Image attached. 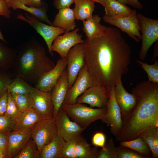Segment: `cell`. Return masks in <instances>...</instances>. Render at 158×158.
<instances>
[{
  "mask_svg": "<svg viewBox=\"0 0 158 158\" xmlns=\"http://www.w3.org/2000/svg\"><path fill=\"white\" fill-rule=\"evenodd\" d=\"M87 70L96 85L109 90L119 77L126 74L130 62L131 47L117 28L108 27L102 36L86 38L84 42Z\"/></svg>",
  "mask_w": 158,
  "mask_h": 158,
  "instance_id": "cell-1",
  "label": "cell"
},
{
  "mask_svg": "<svg viewBox=\"0 0 158 158\" xmlns=\"http://www.w3.org/2000/svg\"><path fill=\"white\" fill-rule=\"evenodd\" d=\"M131 91L137 96V102L130 115L123 120L121 130L116 137L118 141L132 140L149 128L158 127V83L142 81Z\"/></svg>",
  "mask_w": 158,
  "mask_h": 158,
  "instance_id": "cell-2",
  "label": "cell"
},
{
  "mask_svg": "<svg viewBox=\"0 0 158 158\" xmlns=\"http://www.w3.org/2000/svg\"><path fill=\"white\" fill-rule=\"evenodd\" d=\"M55 65L44 48L33 38L19 47L13 68L18 77L35 85L42 75Z\"/></svg>",
  "mask_w": 158,
  "mask_h": 158,
  "instance_id": "cell-3",
  "label": "cell"
},
{
  "mask_svg": "<svg viewBox=\"0 0 158 158\" xmlns=\"http://www.w3.org/2000/svg\"><path fill=\"white\" fill-rule=\"evenodd\" d=\"M61 108L72 121L86 128L92 122L100 120L107 111V107L95 108L78 103L69 105L63 103Z\"/></svg>",
  "mask_w": 158,
  "mask_h": 158,
  "instance_id": "cell-4",
  "label": "cell"
},
{
  "mask_svg": "<svg viewBox=\"0 0 158 158\" xmlns=\"http://www.w3.org/2000/svg\"><path fill=\"white\" fill-rule=\"evenodd\" d=\"M57 134V127L54 117L40 120L31 130V138L40 152L42 147L52 141Z\"/></svg>",
  "mask_w": 158,
  "mask_h": 158,
  "instance_id": "cell-5",
  "label": "cell"
},
{
  "mask_svg": "<svg viewBox=\"0 0 158 158\" xmlns=\"http://www.w3.org/2000/svg\"><path fill=\"white\" fill-rule=\"evenodd\" d=\"M142 34V46L139 53L140 59L143 61L151 45L158 40V20L137 13Z\"/></svg>",
  "mask_w": 158,
  "mask_h": 158,
  "instance_id": "cell-6",
  "label": "cell"
},
{
  "mask_svg": "<svg viewBox=\"0 0 158 158\" xmlns=\"http://www.w3.org/2000/svg\"><path fill=\"white\" fill-rule=\"evenodd\" d=\"M102 18L106 23L116 27L126 32L136 42L141 40L140 27L136 10L130 14L117 17H111L105 15Z\"/></svg>",
  "mask_w": 158,
  "mask_h": 158,
  "instance_id": "cell-7",
  "label": "cell"
},
{
  "mask_svg": "<svg viewBox=\"0 0 158 158\" xmlns=\"http://www.w3.org/2000/svg\"><path fill=\"white\" fill-rule=\"evenodd\" d=\"M24 16L19 13L16 18L28 23L41 35L44 40L49 53L53 56L51 48L55 39L58 36L64 33L65 31L61 28L44 23L31 14L26 13Z\"/></svg>",
  "mask_w": 158,
  "mask_h": 158,
  "instance_id": "cell-8",
  "label": "cell"
},
{
  "mask_svg": "<svg viewBox=\"0 0 158 158\" xmlns=\"http://www.w3.org/2000/svg\"><path fill=\"white\" fill-rule=\"evenodd\" d=\"M114 87L110 90L107 111L100 120L110 127L111 133L116 137L121 130L123 120L121 109L115 97Z\"/></svg>",
  "mask_w": 158,
  "mask_h": 158,
  "instance_id": "cell-9",
  "label": "cell"
},
{
  "mask_svg": "<svg viewBox=\"0 0 158 158\" xmlns=\"http://www.w3.org/2000/svg\"><path fill=\"white\" fill-rule=\"evenodd\" d=\"M66 59L69 89L75 81L80 71L85 65L84 43L76 44L71 48Z\"/></svg>",
  "mask_w": 158,
  "mask_h": 158,
  "instance_id": "cell-10",
  "label": "cell"
},
{
  "mask_svg": "<svg viewBox=\"0 0 158 158\" xmlns=\"http://www.w3.org/2000/svg\"><path fill=\"white\" fill-rule=\"evenodd\" d=\"M54 118L57 127L58 134L60 135L65 142L82 135L86 129L71 121L66 112L61 108Z\"/></svg>",
  "mask_w": 158,
  "mask_h": 158,
  "instance_id": "cell-11",
  "label": "cell"
},
{
  "mask_svg": "<svg viewBox=\"0 0 158 158\" xmlns=\"http://www.w3.org/2000/svg\"><path fill=\"white\" fill-rule=\"evenodd\" d=\"M109 90L101 85L92 86L77 98L76 103L87 104L92 108L106 107L109 98Z\"/></svg>",
  "mask_w": 158,
  "mask_h": 158,
  "instance_id": "cell-12",
  "label": "cell"
},
{
  "mask_svg": "<svg viewBox=\"0 0 158 158\" xmlns=\"http://www.w3.org/2000/svg\"><path fill=\"white\" fill-rule=\"evenodd\" d=\"M96 85L88 72L85 65L79 72L77 77L68 89L63 103L72 104L76 103L77 98L88 88Z\"/></svg>",
  "mask_w": 158,
  "mask_h": 158,
  "instance_id": "cell-13",
  "label": "cell"
},
{
  "mask_svg": "<svg viewBox=\"0 0 158 158\" xmlns=\"http://www.w3.org/2000/svg\"><path fill=\"white\" fill-rule=\"evenodd\" d=\"M78 28L69 32H66L62 35L57 36L54 40L51 46L52 51L57 53L61 58H65L70 49L78 44L84 43L85 40L82 35L78 33Z\"/></svg>",
  "mask_w": 158,
  "mask_h": 158,
  "instance_id": "cell-14",
  "label": "cell"
},
{
  "mask_svg": "<svg viewBox=\"0 0 158 158\" xmlns=\"http://www.w3.org/2000/svg\"><path fill=\"white\" fill-rule=\"evenodd\" d=\"M121 77L118 78L114 87L115 97L121 109L122 120L127 117L134 109L137 102V96L128 93L123 85Z\"/></svg>",
  "mask_w": 158,
  "mask_h": 158,
  "instance_id": "cell-15",
  "label": "cell"
},
{
  "mask_svg": "<svg viewBox=\"0 0 158 158\" xmlns=\"http://www.w3.org/2000/svg\"><path fill=\"white\" fill-rule=\"evenodd\" d=\"M30 93L33 101L34 109L43 116L54 117V106L51 91H43L32 87Z\"/></svg>",
  "mask_w": 158,
  "mask_h": 158,
  "instance_id": "cell-16",
  "label": "cell"
},
{
  "mask_svg": "<svg viewBox=\"0 0 158 158\" xmlns=\"http://www.w3.org/2000/svg\"><path fill=\"white\" fill-rule=\"evenodd\" d=\"M66 67V59H59L52 69L42 75L35 87L43 91H51Z\"/></svg>",
  "mask_w": 158,
  "mask_h": 158,
  "instance_id": "cell-17",
  "label": "cell"
},
{
  "mask_svg": "<svg viewBox=\"0 0 158 158\" xmlns=\"http://www.w3.org/2000/svg\"><path fill=\"white\" fill-rule=\"evenodd\" d=\"M31 130H14L8 133L7 158H14L31 138Z\"/></svg>",
  "mask_w": 158,
  "mask_h": 158,
  "instance_id": "cell-18",
  "label": "cell"
},
{
  "mask_svg": "<svg viewBox=\"0 0 158 158\" xmlns=\"http://www.w3.org/2000/svg\"><path fill=\"white\" fill-rule=\"evenodd\" d=\"M68 89V82L66 69L51 91L54 106V117L63 102Z\"/></svg>",
  "mask_w": 158,
  "mask_h": 158,
  "instance_id": "cell-19",
  "label": "cell"
},
{
  "mask_svg": "<svg viewBox=\"0 0 158 158\" xmlns=\"http://www.w3.org/2000/svg\"><path fill=\"white\" fill-rule=\"evenodd\" d=\"M75 15L73 9L70 7L59 9L52 23L53 26L59 27L69 32L75 28Z\"/></svg>",
  "mask_w": 158,
  "mask_h": 158,
  "instance_id": "cell-20",
  "label": "cell"
},
{
  "mask_svg": "<svg viewBox=\"0 0 158 158\" xmlns=\"http://www.w3.org/2000/svg\"><path fill=\"white\" fill-rule=\"evenodd\" d=\"M101 18L98 15H94L83 21V30L86 38L92 39L102 35L107 27L100 23Z\"/></svg>",
  "mask_w": 158,
  "mask_h": 158,
  "instance_id": "cell-21",
  "label": "cell"
},
{
  "mask_svg": "<svg viewBox=\"0 0 158 158\" xmlns=\"http://www.w3.org/2000/svg\"><path fill=\"white\" fill-rule=\"evenodd\" d=\"M47 117H49L40 115L32 108L22 113L16 122L14 130H31L33 126L39 121Z\"/></svg>",
  "mask_w": 158,
  "mask_h": 158,
  "instance_id": "cell-22",
  "label": "cell"
},
{
  "mask_svg": "<svg viewBox=\"0 0 158 158\" xmlns=\"http://www.w3.org/2000/svg\"><path fill=\"white\" fill-rule=\"evenodd\" d=\"M99 150L97 147H91L82 135L75 138L76 158H97Z\"/></svg>",
  "mask_w": 158,
  "mask_h": 158,
  "instance_id": "cell-23",
  "label": "cell"
},
{
  "mask_svg": "<svg viewBox=\"0 0 158 158\" xmlns=\"http://www.w3.org/2000/svg\"><path fill=\"white\" fill-rule=\"evenodd\" d=\"M65 142L63 138L58 134L52 141L42 147L39 158H63L62 150Z\"/></svg>",
  "mask_w": 158,
  "mask_h": 158,
  "instance_id": "cell-24",
  "label": "cell"
},
{
  "mask_svg": "<svg viewBox=\"0 0 158 158\" xmlns=\"http://www.w3.org/2000/svg\"><path fill=\"white\" fill-rule=\"evenodd\" d=\"M74 3L76 19L83 21L92 16L95 2L91 0H74Z\"/></svg>",
  "mask_w": 158,
  "mask_h": 158,
  "instance_id": "cell-25",
  "label": "cell"
},
{
  "mask_svg": "<svg viewBox=\"0 0 158 158\" xmlns=\"http://www.w3.org/2000/svg\"><path fill=\"white\" fill-rule=\"evenodd\" d=\"M11 7L14 10L21 9L26 11L40 21L52 25V23L48 19L47 14V10L44 4L40 8L29 7L22 4L15 0L12 4Z\"/></svg>",
  "mask_w": 158,
  "mask_h": 158,
  "instance_id": "cell-26",
  "label": "cell"
},
{
  "mask_svg": "<svg viewBox=\"0 0 158 158\" xmlns=\"http://www.w3.org/2000/svg\"><path fill=\"white\" fill-rule=\"evenodd\" d=\"M120 142V145L129 147L145 158H150L152 156L150 147L145 140L141 136L131 140Z\"/></svg>",
  "mask_w": 158,
  "mask_h": 158,
  "instance_id": "cell-27",
  "label": "cell"
},
{
  "mask_svg": "<svg viewBox=\"0 0 158 158\" xmlns=\"http://www.w3.org/2000/svg\"><path fill=\"white\" fill-rule=\"evenodd\" d=\"M104 7L105 15L111 17L128 14L132 13L134 10L116 0H106Z\"/></svg>",
  "mask_w": 158,
  "mask_h": 158,
  "instance_id": "cell-28",
  "label": "cell"
},
{
  "mask_svg": "<svg viewBox=\"0 0 158 158\" xmlns=\"http://www.w3.org/2000/svg\"><path fill=\"white\" fill-rule=\"evenodd\" d=\"M139 136L146 141L152 152V157H158V127H151L142 132Z\"/></svg>",
  "mask_w": 158,
  "mask_h": 158,
  "instance_id": "cell-29",
  "label": "cell"
},
{
  "mask_svg": "<svg viewBox=\"0 0 158 158\" xmlns=\"http://www.w3.org/2000/svg\"><path fill=\"white\" fill-rule=\"evenodd\" d=\"M39 154L36 145L31 138L14 158H39Z\"/></svg>",
  "mask_w": 158,
  "mask_h": 158,
  "instance_id": "cell-30",
  "label": "cell"
},
{
  "mask_svg": "<svg viewBox=\"0 0 158 158\" xmlns=\"http://www.w3.org/2000/svg\"><path fill=\"white\" fill-rule=\"evenodd\" d=\"M10 93L17 108L21 112L32 108L33 101L30 93L24 94Z\"/></svg>",
  "mask_w": 158,
  "mask_h": 158,
  "instance_id": "cell-31",
  "label": "cell"
},
{
  "mask_svg": "<svg viewBox=\"0 0 158 158\" xmlns=\"http://www.w3.org/2000/svg\"><path fill=\"white\" fill-rule=\"evenodd\" d=\"M32 87L28 83L17 77L7 86V91L10 93L27 94L30 93Z\"/></svg>",
  "mask_w": 158,
  "mask_h": 158,
  "instance_id": "cell-32",
  "label": "cell"
},
{
  "mask_svg": "<svg viewBox=\"0 0 158 158\" xmlns=\"http://www.w3.org/2000/svg\"><path fill=\"white\" fill-rule=\"evenodd\" d=\"M138 65L146 73L148 78V81L158 83V61L155 59L153 64H149L142 61L136 60Z\"/></svg>",
  "mask_w": 158,
  "mask_h": 158,
  "instance_id": "cell-33",
  "label": "cell"
},
{
  "mask_svg": "<svg viewBox=\"0 0 158 158\" xmlns=\"http://www.w3.org/2000/svg\"><path fill=\"white\" fill-rule=\"evenodd\" d=\"M102 148L99 150L97 158H118L116 147L112 138L108 140Z\"/></svg>",
  "mask_w": 158,
  "mask_h": 158,
  "instance_id": "cell-34",
  "label": "cell"
},
{
  "mask_svg": "<svg viewBox=\"0 0 158 158\" xmlns=\"http://www.w3.org/2000/svg\"><path fill=\"white\" fill-rule=\"evenodd\" d=\"M7 92V107L4 115L16 122L21 115L22 112H20L17 108L10 93L8 92Z\"/></svg>",
  "mask_w": 158,
  "mask_h": 158,
  "instance_id": "cell-35",
  "label": "cell"
},
{
  "mask_svg": "<svg viewBox=\"0 0 158 158\" xmlns=\"http://www.w3.org/2000/svg\"><path fill=\"white\" fill-rule=\"evenodd\" d=\"M118 158H145L140 154L126 147L119 146L116 147Z\"/></svg>",
  "mask_w": 158,
  "mask_h": 158,
  "instance_id": "cell-36",
  "label": "cell"
},
{
  "mask_svg": "<svg viewBox=\"0 0 158 158\" xmlns=\"http://www.w3.org/2000/svg\"><path fill=\"white\" fill-rule=\"evenodd\" d=\"M16 121L4 115L0 116V133H9L14 130Z\"/></svg>",
  "mask_w": 158,
  "mask_h": 158,
  "instance_id": "cell-37",
  "label": "cell"
},
{
  "mask_svg": "<svg viewBox=\"0 0 158 158\" xmlns=\"http://www.w3.org/2000/svg\"><path fill=\"white\" fill-rule=\"evenodd\" d=\"M16 55V51L14 49H5L0 46V61L8 59L14 62Z\"/></svg>",
  "mask_w": 158,
  "mask_h": 158,
  "instance_id": "cell-38",
  "label": "cell"
},
{
  "mask_svg": "<svg viewBox=\"0 0 158 158\" xmlns=\"http://www.w3.org/2000/svg\"><path fill=\"white\" fill-rule=\"evenodd\" d=\"M92 142L94 146L103 147L106 143V137L105 134L101 131L96 132L93 135Z\"/></svg>",
  "mask_w": 158,
  "mask_h": 158,
  "instance_id": "cell-39",
  "label": "cell"
},
{
  "mask_svg": "<svg viewBox=\"0 0 158 158\" xmlns=\"http://www.w3.org/2000/svg\"><path fill=\"white\" fill-rule=\"evenodd\" d=\"M8 133H0V150L7 158Z\"/></svg>",
  "mask_w": 158,
  "mask_h": 158,
  "instance_id": "cell-40",
  "label": "cell"
},
{
  "mask_svg": "<svg viewBox=\"0 0 158 158\" xmlns=\"http://www.w3.org/2000/svg\"><path fill=\"white\" fill-rule=\"evenodd\" d=\"M6 0H0V15L6 18H10L11 12Z\"/></svg>",
  "mask_w": 158,
  "mask_h": 158,
  "instance_id": "cell-41",
  "label": "cell"
},
{
  "mask_svg": "<svg viewBox=\"0 0 158 158\" xmlns=\"http://www.w3.org/2000/svg\"><path fill=\"white\" fill-rule=\"evenodd\" d=\"M74 0H53V4L57 9L70 7Z\"/></svg>",
  "mask_w": 158,
  "mask_h": 158,
  "instance_id": "cell-42",
  "label": "cell"
},
{
  "mask_svg": "<svg viewBox=\"0 0 158 158\" xmlns=\"http://www.w3.org/2000/svg\"><path fill=\"white\" fill-rule=\"evenodd\" d=\"M8 92L7 90L0 97V116L4 115L7 104Z\"/></svg>",
  "mask_w": 158,
  "mask_h": 158,
  "instance_id": "cell-43",
  "label": "cell"
},
{
  "mask_svg": "<svg viewBox=\"0 0 158 158\" xmlns=\"http://www.w3.org/2000/svg\"><path fill=\"white\" fill-rule=\"evenodd\" d=\"M20 3L29 7L40 8L44 4L42 0H16Z\"/></svg>",
  "mask_w": 158,
  "mask_h": 158,
  "instance_id": "cell-44",
  "label": "cell"
},
{
  "mask_svg": "<svg viewBox=\"0 0 158 158\" xmlns=\"http://www.w3.org/2000/svg\"><path fill=\"white\" fill-rule=\"evenodd\" d=\"M128 4L132 7L138 9H141L143 8L142 5L138 0H127Z\"/></svg>",
  "mask_w": 158,
  "mask_h": 158,
  "instance_id": "cell-45",
  "label": "cell"
},
{
  "mask_svg": "<svg viewBox=\"0 0 158 158\" xmlns=\"http://www.w3.org/2000/svg\"><path fill=\"white\" fill-rule=\"evenodd\" d=\"M4 82L0 78V95H1L6 90Z\"/></svg>",
  "mask_w": 158,
  "mask_h": 158,
  "instance_id": "cell-46",
  "label": "cell"
},
{
  "mask_svg": "<svg viewBox=\"0 0 158 158\" xmlns=\"http://www.w3.org/2000/svg\"><path fill=\"white\" fill-rule=\"evenodd\" d=\"M95 2H97L101 4L103 7L104 6L106 0H91Z\"/></svg>",
  "mask_w": 158,
  "mask_h": 158,
  "instance_id": "cell-47",
  "label": "cell"
},
{
  "mask_svg": "<svg viewBox=\"0 0 158 158\" xmlns=\"http://www.w3.org/2000/svg\"><path fill=\"white\" fill-rule=\"evenodd\" d=\"M158 41L156 42L154 50V58L157 55V49L158 48Z\"/></svg>",
  "mask_w": 158,
  "mask_h": 158,
  "instance_id": "cell-48",
  "label": "cell"
},
{
  "mask_svg": "<svg viewBox=\"0 0 158 158\" xmlns=\"http://www.w3.org/2000/svg\"><path fill=\"white\" fill-rule=\"evenodd\" d=\"M117 1H118L119 2L123 4H125V5H126L127 4H128V2L127 0H116Z\"/></svg>",
  "mask_w": 158,
  "mask_h": 158,
  "instance_id": "cell-49",
  "label": "cell"
},
{
  "mask_svg": "<svg viewBox=\"0 0 158 158\" xmlns=\"http://www.w3.org/2000/svg\"><path fill=\"white\" fill-rule=\"evenodd\" d=\"M1 16L0 15V16ZM0 40H1L4 42H6V41H5V40L4 39V38L3 36V35H2V33H1V31L0 30Z\"/></svg>",
  "mask_w": 158,
  "mask_h": 158,
  "instance_id": "cell-50",
  "label": "cell"
},
{
  "mask_svg": "<svg viewBox=\"0 0 158 158\" xmlns=\"http://www.w3.org/2000/svg\"><path fill=\"white\" fill-rule=\"evenodd\" d=\"M8 3L10 8L11 7V6L12 3L15 0H6Z\"/></svg>",
  "mask_w": 158,
  "mask_h": 158,
  "instance_id": "cell-51",
  "label": "cell"
},
{
  "mask_svg": "<svg viewBox=\"0 0 158 158\" xmlns=\"http://www.w3.org/2000/svg\"><path fill=\"white\" fill-rule=\"evenodd\" d=\"M6 156L3 154L0 150V158H6Z\"/></svg>",
  "mask_w": 158,
  "mask_h": 158,
  "instance_id": "cell-52",
  "label": "cell"
}]
</instances>
